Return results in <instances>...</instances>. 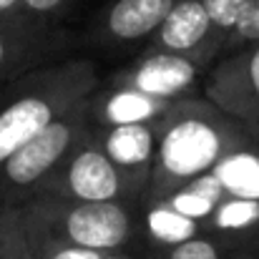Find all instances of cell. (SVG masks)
Segmentation results:
<instances>
[{
  "label": "cell",
  "mask_w": 259,
  "mask_h": 259,
  "mask_svg": "<svg viewBox=\"0 0 259 259\" xmlns=\"http://www.w3.org/2000/svg\"><path fill=\"white\" fill-rule=\"evenodd\" d=\"M134 201H76L58 196H33L25 201L23 217L43 234L58 237L98 252L123 249L136 234Z\"/></svg>",
  "instance_id": "obj_3"
},
{
  "label": "cell",
  "mask_w": 259,
  "mask_h": 259,
  "mask_svg": "<svg viewBox=\"0 0 259 259\" xmlns=\"http://www.w3.org/2000/svg\"><path fill=\"white\" fill-rule=\"evenodd\" d=\"M56 43L58 33H53L43 18L23 15L0 20V81L25 73L30 66L40 63Z\"/></svg>",
  "instance_id": "obj_11"
},
{
  "label": "cell",
  "mask_w": 259,
  "mask_h": 259,
  "mask_svg": "<svg viewBox=\"0 0 259 259\" xmlns=\"http://www.w3.org/2000/svg\"><path fill=\"white\" fill-rule=\"evenodd\" d=\"M98 86L96 66L71 58L18 76L0 93V161L35 139Z\"/></svg>",
  "instance_id": "obj_2"
},
{
  "label": "cell",
  "mask_w": 259,
  "mask_h": 259,
  "mask_svg": "<svg viewBox=\"0 0 259 259\" xmlns=\"http://www.w3.org/2000/svg\"><path fill=\"white\" fill-rule=\"evenodd\" d=\"M204 234L232 249L254 254L259 244V199L224 196L204 219Z\"/></svg>",
  "instance_id": "obj_12"
},
{
  "label": "cell",
  "mask_w": 259,
  "mask_h": 259,
  "mask_svg": "<svg viewBox=\"0 0 259 259\" xmlns=\"http://www.w3.org/2000/svg\"><path fill=\"white\" fill-rule=\"evenodd\" d=\"M222 46L224 40L214 30L201 0H176L161 25L151 33L154 51L181 53L206 63L222 51Z\"/></svg>",
  "instance_id": "obj_8"
},
{
  "label": "cell",
  "mask_w": 259,
  "mask_h": 259,
  "mask_svg": "<svg viewBox=\"0 0 259 259\" xmlns=\"http://www.w3.org/2000/svg\"><path fill=\"white\" fill-rule=\"evenodd\" d=\"M146 201H149V206L144 214V227H146V234L151 242L171 249V247H179V244L204 234V222L181 214L166 199H146Z\"/></svg>",
  "instance_id": "obj_15"
},
{
  "label": "cell",
  "mask_w": 259,
  "mask_h": 259,
  "mask_svg": "<svg viewBox=\"0 0 259 259\" xmlns=\"http://www.w3.org/2000/svg\"><path fill=\"white\" fill-rule=\"evenodd\" d=\"M101 259H134L131 254H126L123 249H113V252H103Z\"/></svg>",
  "instance_id": "obj_24"
},
{
  "label": "cell",
  "mask_w": 259,
  "mask_h": 259,
  "mask_svg": "<svg viewBox=\"0 0 259 259\" xmlns=\"http://www.w3.org/2000/svg\"><path fill=\"white\" fill-rule=\"evenodd\" d=\"M252 43H259V0H244L242 13H239L234 28L229 30L222 51L232 53V51L252 46Z\"/></svg>",
  "instance_id": "obj_20"
},
{
  "label": "cell",
  "mask_w": 259,
  "mask_h": 259,
  "mask_svg": "<svg viewBox=\"0 0 259 259\" xmlns=\"http://www.w3.org/2000/svg\"><path fill=\"white\" fill-rule=\"evenodd\" d=\"M204 98L237 118L259 144V43L219 61L204 78Z\"/></svg>",
  "instance_id": "obj_6"
},
{
  "label": "cell",
  "mask_w": 259,
  "mask_h": 259,
  "mask_svg": "<svg viewBox=\"0 0 259 259\" xmlns=\"http://www.w3.org/2000/svg\"><path fill=\"white\" fill-rule=\"evenodd\" d=\"M176 0H116L101 18V35L111 43L151 38Z\"/></svg>",
  "instance_id": "obj_13"
},
{
  "label": "cell",
  "mask_w": 259,
  "mask_h": 259,
  "mask_svg": "<svg viewBox=\"0 0 259 259\" xmlns=\"http://www.w3.org/2000/svg\"><path fill=\"white\" fill-rule=\"evenodd\" d=\"M159 126L161 123H123V126H103V128L93 126V134L101 149L106 151V156L141 191V196H146L149 189V176H151L156 141H159Z\"/></svg>",
  "instance_id": "obj_10"
},
{
  "label": "cell",
  "mask_w": 259,
  "mask_h": 259,
  "mask_svg": "<svg viewBox=\"0 0 259 259\" xmlns=\"http://www.w3.org/2000/svg\"><path fill=\"white\" fill-rule=\"evenodd\" d=\"M91 131L86 116V98L56 118L25 146L0 161V214L30 201L40 184L56 171V166L86 139Z\"/></svg>",
  "instance_id": "obj_4"
},
{
  "label": "cell",
  "mask_w": 259,
  "mask_h": 259,
  "mask_svg": "<svg viewBox=\"0 0 259 259\" xmlns=\"http://www.w3.org/2000/svg\"><path fill=\"white\" fill-rule=\"evenodd\" d=\"M164 199L171 204L174 209H179L181 214L204 222L214 211V206L224 199V191H222L219 181L214 179V174L204 171L201 176H196V179L181 184L179 189H174L171 194L164 196Z\"/></svg>",
  "instance_id": "obj_16"
},
{
  "label": "cell",
  "mask_w": 259,
  "mask_h": 259,
  "mask_svg": "<svg viewBox=\"0 0 259 259\" xmlns=\"http://www.w3.org/2000/svg\"><path fill=\"white\" fill-rule=\"evenodd\" d=\"M201 3H204V8L209 13V20H211L214 30L222 35V40H227L229 30L234 28V23H237V18L242 13L244 0H201Z\"/></svg>",
  "instance_id": "obj_21"
},
{
  "label": "cell",
  "mask_w": 259,
  "mask_h": 259,
  "mask_svg": "<svg viewBox=\"0 0 259 259\" xmlns=\"http://www.w3.org/2000/svg\"><path fill=\"white\" fill-rule=\"evenodd\" d=\"M28 15L23 8V0H0V20H13Z\"/></svg>",
  "instance_id": "obj_23"
},
{
  "label": "cell",
  "mask_w": 259,
  "mask_h": 259,
  "mask_svg": "<svg viewBox=\"0 0 259 259\" xmlns=\"http://www.w3.org/2000/svg\"><path fill=\"white\" fill-rule=\"evenodd\" d=\"M35 196H58V199H76V201H136L144 199L141 191L116 169V164L101 149L93 126L86 139L56 166Z\"/></svg>",
  "instance_id": "obj_5"
},
{
  "label": "cell",
  "mask_w": 259,
  "mask_h": 259,
  "mask_svg": "<svg viewBox=\"0 0 259 259\" xmlns=\"http://www.w3.org/2000/svg\"><path fill=\"white\" fill-rule=\"evenodd\" d=\"M209 171L219 181L224 196L259 199V144L249 141L234 146Z\"/></svg>",
  "instance_id": "obj_14"
},
{
  "label": "cell",
  "mask_w": 259,
  "mask_h": 259,
  "mask_svg": "<svg viewBox=\"0 0 259 259\" xmlns=\"http://www.w3.org/2000/svg\"><path fill=\"white\" fill-rule=\"evenodd\" d=\"M0 259H35L33 239L20 206L0 214Z\"/></svg>",
  "instance_id": "obj_17"
},
{
  "label": "cell",
  "mask_w": 259,
  "mask_h": 259,
  "mask_svg": "<svg viewBox=\"0 0 259 259\" xmlns=\"http://www.w3.org/2000/svg\"><path fill=\"white\" fill-rule=\"evenodd\" d=\"M166 259H254V254L232 249L209 234H199L179 247L166 249Z\"/></svg>",
  "instance_id": "obj_18"
},
{
  "label": "cell",
  "mask_w": 259,
  "mask_h": 259,
  "mask_svg": "<svg viewBox=\"0 0 259 259\" xmlns=\"http://www.w3.org/2000/svg\"><path fill=\"white\" fill-rule=\"evenodd\" d=\"M254 141L252 134L209 98H181L159 126L156 156L144 199H164L181 184L209 171L234 146Z\"/></svg>",
  "instance_id": "obj_1"
},
{
  "label": "cell",
  "mask_w": 259,
  "mask_h": 259,
  "mask_svg": "<svg viewBox=\"0 0 259 259\" xmlns=\"http://www.w3.org/2000/svg\"><path fill=\"white\" fill-rule=\"evenodd\" d=\"M71 0H23V8L28 15L33 18H46V15H53L58 13L61 8H66Z\"/></svg>",
  "instance_id": "obj_22"
},
{
  "label": "cell",
  "mask_w": 259,
  "mask_h": 259,
  "mask_svg": "<svg viewBox=\"0 0 259 259\" xmlns=\"http://www.w3.org/2000/svg\"><path fill=\"white\" fill-rule=\"evenodd\" d=\"M209 63L181 56V53H169V51H154L136 63L121 68L118 73L111 76L108 83L113 86H128L151 96L161 98H189L194 96V88L201 81L204 68Z\"/></svg>",
  "instance_id": "obj_7"
},
{
  "label": "cell",
  "mask_w": 259,
  "mask_h": 259,
  "mask_svg": "<svg viewBox=\"0 0 259 259\" xmlns=\"http://www.w3.org/2000/svg\"><path fill=\"white\" fill-rule=\"evenodd\" d=\"M25 224H28V219H25ZM28 232H30V239H33L35 259H101V254H103L98 249H88V247H81V244H71V242H63L58 237L43 234L30 224H28Z\"/></svg>",
  "instance_id": "obj_19"
},
{
  "label": "cell",
  "mask_w": 259,
  "mask_h": 259,
  "mask_svg": "<svg viewBox=\"0 0 259 259\" xmlns=\"http://www.w3.org/2000/svg\"><path fill=\"white\" fill-rule=\"evenodd\" d=\"M179 101L108 83L106 88L96 86L86 96V116L88 123L96 128L123 123H161Z\"/></svg>",
  "instance_id": "obj_9"
}]
</instances>
